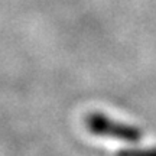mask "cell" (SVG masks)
<instances>
[{
    "mask_svg": "<svg viewBox=\"0 0 156 156\" xmlns=\"http://www.w3.org/2000/svg\"><path fill=\"white\" fill-rule=\"evenodd\" d=\"M116 156H156V147H130L117 152Z\"/></svg>",
    "mask_w": 156,
    "mask_h": 156,
    "instance_id": "obj_2",
    "label": "cell"
},
{
    "mask_svg": "<svg viewBox=\"0 0 156 156\" xmlns=\"http://www.w3.org/2000/svg\"><path fill=\"white\" fill-rule=\"evenodd\" d=\"M85 127L94 136L123 140L129 143H136L143 137L142 130L136 126L114 120L103 113H90L85 117Z\"/></svg>",
    "mask_w": 156,
    "mask_h": 156,
    "instance_id": "obj_1",
    "label": "cell"
}]
</instances>
